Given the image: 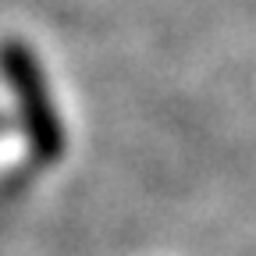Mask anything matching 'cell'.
Instances as JSON below:
<instances>
[{
	"mask_svg": "<svg viewBox=\"0 0 256 256\" xmlns=\"http://www.w3.org/2000/svg\"><path fill=\"white\" fill-rule=\"evenodd\" d=\"M8 72L18 86V96L25 104V121H28V136H32V146L43 160H57L60 150H64V132L57 124V114L50 110V100H46V89L40 82V72L36 64L28 60V54L22 50H11L8 54Z\"/></svg>",
	"mask_w": 256,
	"mask_h": 256,
	"instance_id": "cell-1",
	"label": "cell"
}]
</instances>
